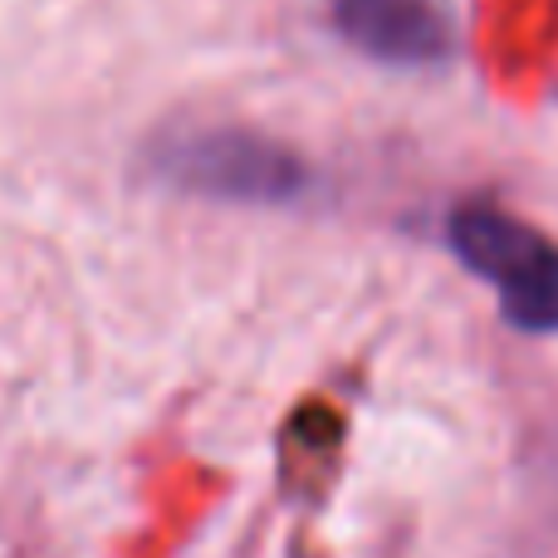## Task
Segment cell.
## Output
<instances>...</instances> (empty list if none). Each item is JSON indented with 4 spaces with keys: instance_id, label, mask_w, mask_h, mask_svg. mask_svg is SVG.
<instances>
[{
    "instance_id": "2",
    "label": "cell",
    "mask_w": 558,
    "mask_h": 558,
    "mask_svg": "<svg viewBox=\"0 0 558 558\" xmlns=\"http://www.w3.org/2000/svg\"><path fill=\"white\" fill-rule=\"evenodd\" d=\"M456 260L495 289L520 333H558V245L490 202H465L446 221Z\"/></svg>"
},
{
    "instance_id": "3",
    "label": "cell",
    "mask_w": 558,
    "mask_h": 558,
    "mask_svg": "<svg viewBox=\"0 0 558 558\" xmlns=\"http://www.w3.org/2000/svg\"><path fill=\"white\" fill-rule=\"evenodd\" d=\"M333 29L377 64L422 69L451 54V20L436 0H333Z\"/></svg>"
},
{
    "instance_id": "1",
    "label": "cell",
    "mask_w": 558,
    "mask_h": 558,
    "mask_svg": "<svg viewBox=\"0 0 558 558\" xmlns=\"http://www.w3.org/2000/svg\"><path fill=\"white\" fill-rule=\"evenodd\" d=\"M153 177L182 196L231 206H289L308 192V162L255 128H186L153 147Z\"/></svg>"
}]
</instances>
